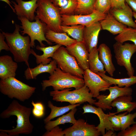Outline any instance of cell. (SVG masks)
Listing matches in <instances>:
<instances>
[{"label": "cell", "mask_w": 136, "mask_h": 136, "mask_svg": "<svg viewBox=\"0 0 136 136\" xmlns=\"http://www.w3.org/2000/svg\"><path fill=\"white\" fill-rule=\"evenodd\" d=\"M107 14L94 10L91 13L86 15H61L62 25H81L88 26L103 19Z\"/></svg>", "instance_id": "11"}, {"label": "cell", "mask_w": 136, "mask_h": 136, "mask_svg": "<svg viewBox=\"0 0 136 136\" xmlns=\"http://www.w3.org/2000/svg\"><path fill=\"white\" fill-rule=\"evenodd\" d=\"M84 85L89 89L93 97L100 95L99 92L104 91L111 85L98 74L91 71L89 69L84 70L83 75Z\"/></svg>", "instance_id": "12"}, {"label": "cell", "mask_w": 136, "mask_h": 136, "mask_svg": "<svg viewBox=\"0 0 136 136\" xmlns=\"http://www.w3.org/2000/svg\"><path fill=\"white\" fill-rule=\"evenodd\" d=\"M77 109L76 108L70 110L67 114L63 115L57 118L55 120L50 121L45 123L44 127L47 131H50L55 127L61 124H64L66 123L74 124L76 121L74 115Z\"/></svg>", "instance_id": "28"}, {"label": "cell", "mask_w": 136, "mask_h": 136, "mask_svg": "<svg viewBox=\"0 0 136 136\" xmlns=\"http://www.w3.org/2000/svg\"><path fill=\"white\" fill-rule=\"evenodd\" d=\"M57 65L56 61L53 59L47 64L41 63L34 68L28 67L24 71L25 78L27 80L36 79L39 75L44 73H48L51 75L57 67Z\"/></svg>", "instance_id": "20"}, {"label": "cell", "mask_w": 136, "mask_h": 136, "mask_svg": "<svg viewBox=\"0 0 136 136\" xmlns=\"http://www.w3.org/2000/svg\"><path fill=\"white\" fill-rule=\"evenodd\" d=\"M82 108L83 110V114L86 113H92L96 114L98 117L99 123L96 126V128L103 136L105 133V130L106 131L111 130L114 131L111 123L109 120V117L111 115H115L116 114V112H109V114H105L101 108L96 107L90 104L84 105L82 107Z\"/></svg>", "instance_id": "14"}, {"label": "cell", "mask_w": 136, "mask_h": 136, "mask_svg": "<svg viewBox=\"0 0 136 136\" xmlns=\"http://www.w3.org/2000/svg\"><path fill=\"white\" fill-rule=\"evenodd\" d=\"M37 4L36 16L49 29L55 32H63L60 28L61 17L58 9L50 0H38Z\"/></svg>", "instance_id": "5"}, {"label": "cell", "mask_w": 136, "mask_h": 136, "mask_svg": "<svg viewBox=\"0 0 136 136\" xmlns=\"http://www.w3.org/2000/svg\"><path fill=\"white\" fill-rule=\"evenodd\" d=\"M31 104L33 107L32 110L33 116L39 118L43 117L44 114L45 109L43 103L41 102L35 103L32 100Z\"/></svg>", "instance_id": "36"}, {"label": "cell", "mask_w": 136, "mask_h": 136, "mask_svg": "<svg viewBox=\"0 0 136 136\" xmlns=\"http://www.w3.org/2000/svg\"></svg>", "instance_id": "47"}, {"label": "cell", "mask_w": 136, "mask_h": 136, "mask_svg": "<svg viewBox=\"0 0 136 136\" xmlns=\"http://www.w3.org/2000/svg\"><path fill=\"white\" fill-rule=\"evenodd\" d=\"M18 18L21 22L20 28L23 30L20 32L22 35L26 34L29 37L31 47L33 48L35 47V41L36 40L39 42L40 46L42 47L46 46L43 43V41H45L49 45H52V43L45 37V33L48 28L46 24L36 16L34 22L31 21L23 17H18Z\"/></svg>", "instance_id": "6"}, {"label": "cell", "mask_w": 136, "mask_h": 136, "mask_svg": "<svg viewBox=\"0 0 136 136\" xmlns=\"http://www.w3.org/2000/svg\"><path fill=\"white\" fill-rule=\"evenodd\" d=\"M48 78V80H43L41 83L43 91L50 86H52L54 90H61L72 88L78 89L84 85L83 78L64 72L58 67Z\"/></svg>", "instance_id": "3"}, {"label": "cell", "mask_w": 136, "mask_h": 136, "mask_svg": "<svg viewBox=\"0 0 136 136\" xmlns=\"http://www.w3.org/2000/svg\"><path fill=\"white\" fill-rule=\"evenodd\" d=\"M17 3L12 1L15 13L18 17H25L31 21L34 19L36 12L38 6V0L24 1L22 0H15Z\"/></svg>", "instance_id": "16"}, {"label": "cell", "mask_w": 136, "mask_h": 136, "mask_svg": "<svg viewBox=\"0 0 136 136\" xmlns=\"http://www.w3.org/2000/svg\"><path fill=\"white\" fill-rule=\"evenodd\" d=\"M15 26L12 33L1 30L2 32L5 36L14 60L17 62H24L29 67L28 60L31 54L30 38L28 35L23 36L20 33V26L19 25L15 24Z\"/></svg>", "instance_id": "2"}, {"label": "cell", "mask_w": 136, "mask_h": 136, "mask_svg": "<svg viewBox=\"0 0 136 136\" xmlns=\"http://www.w3.org/2000/svg\"><path fill=\"white\" fill-rule=\"evenodd\" d=\"M82 103L69 105L64 107H57L53 105L52 102L49 100L48 102V106L51 109L50 114L44 119L45 124L57 117L62 115L72 109L79 106Z\"/></svg>", "instance_id": "29"}, {"label": "cell", "mask_w": 136, "mask_h": 136, "mask_svg": "<svg viewBox=\"0 0 136 136\" xmlns=\"http://www.w3.org/2000/svg\"><path fill=\"white\" fill-rule=\"evenodd\" d=\"M18 68L17 62L14 61L11 56L4 55L0 57V78L4 79L15 77Z\"/></svg>", "instance_id": "19"}, {"label": "cell", "mask_w": 136, "mask_h": 136, "mask_svg": "<svg viewBox=\"0 0 136 136\" xmlns=\"http://www.w3.org/2000/svg\"><path fill=\"white\" fill-rule=\"evenodd\" d=\"M66 48L68 52L75 57L82 69L84 70L89 69V52L84 42L77 41Z\"/></svg>", "instance_id": "15"}, {"label": "cell", "mask_w": 136, "mask_h": 136, "mask_svg": "<svg viewBox=\"0 0 136 136\" xmlns=\"http://www.w3.org/2000/svg\"><path fill=\"white\" fill-rule=\"evenodd\" d=\"M101 29L99 21L85 27L83 32V40L89 52L93 48L97 47L98 37Z\"/></svg>", "instance_id": "17"}, {"label": "cell", "mask_w": 136, "mask_h": 136, "mask_svg": "<svg viewBox=\"0 0 136 136\" xmlns=\"http://www.w3.org/2000/svg\"><path fill=\"white\" fill-rule=\"evenodd\" d=\"M107 90L109 91V94L108 95H99L96 97L98 101L95 102L94 104L105 111L112 109L111 104L115 99L122 96L131 95L133 91L132 89L130 87H122L117 85L113 87L110 86Z\"/></svg>", "instance_id": "10"}, {"label": "cell", "mask_w": 136, "mask_h": 136, "mask_svg": "<svg viewBox=\"0 0 136 136\" xmlns=\"http://www.w3.org/2000/svg\"><path fill=\"white\" fill-rule=\"evenodd\" d=\"M88 63L89 70L95 73L100 72L105 73L104 65L99 59L97 47L92 49L89 52Z\"/></svg>", "instance_id": "27"}, {"label": "cell", "mask_w": 136, "mask_h": 136, "mask_svg": "<svg viewBox=\"0 0 136 136\" xmlns=\"http://www.w3.org/2000/svg\"><path fill=\"white\" fill-rule=\"evenodd\" d=\"M36 88L10 77L0 81V91L3 94L12 99L24 102L29 99L35 92Z\"/></svg>", "instance_id": "4"}, {"label": "cell", "mask_w": 136, "mask_h": 136, "mask_svg": "<svg viewBox=\"0 0 136 136\" xmlns=\"http://www.w3.org/2000/svg\"><path fill=\"white\" fill-rule=\"evenodd\" d=\"M1 132L0 133V136H9L8 133L6 132L0 130Z\"/></svg>", "instance_id": "45"}, {"label": "cell", "mask_w": 136, "mask_h": 136, "mask_svg": "<svg viewBox=\"0 0 136 136\" xmlns=\"http://www.w3.org/2000/svg\"><path fill=\"white\" fill-rule=\"evenodd\" d=\"M99 22L102 29L107 30L113 35L121 33L127 27L117 20L109 12L105 18Z\"/></svg>", "instance_id": "21"}, {"label": "cell", "mask_w": 136, "mask_h": 136, "mask_svg": "<svg viewBox=\"0 0 136 136\" xmlns=\"http://www.w3.org/2000/svg\"><path fill=\"white\" fill-rule=\"evenodd\" d=\"M71 127L64 130V136H99L101 135L96 126L79 119Z\"/></svg>", "instance_id": "13"}, {"label": "cell", "mask_w": 136, "mask_h": 136, "mask_svg": "<svg viewBox=\"0 0 136 136\" xmlns=\"http://www.w3.org/2000/svg\"><path fill=\"white\" fill-rule=\"evenodd\" d=\"M115 57L117 64L125 69L129 77L133 76L134 70L131 62L132 55L136 52V45L116 42L113 45Z\"/></svg>", "instance_id": "9"}, {"label": "cell", "mask_w": 136, "mask_h": 136, "mask_svg": "<svg viewBox=\"0 0 136 136\" xmlns=\"http://www.w3.org/2000/svg\"><path fill=\"white\" fill-rule=\"evenodd\" d=\"M45 36L46 38L51 42L66 47L77 42L76 40L70 38L66 33L55 32L48 27Z\"/></svg>", "instance_id": "25"}, {"label": "cell", "mask_w": 136, "mask_h": 136, "mask_svg": "<svg viewBox=\"0 0 136 136\" xmlns=\"http://www.w3.org/2000/svg\"><path fill=\"white\" fill-rule=\"evenodd\" d=\"M1 1L7 3L10 6L13 12L15 13V12L14 9L11 5V3L9 0H0Z\"/></svg>", "instance_id": "44"}, {"label": "cell", "mask_w": 136, "mask_h": 136, "mask_svg": "<svg viewBox=\"0 0 136 136\" xmlns=\"http://www.w3.org/2000/svg\"><path fill=\"white\" fill-rule=\"evenodd\" d=\"M5 38L2 33L0 32V52L2 50L10 51V48L7 43L5 41Z\"/></svg>", "instance_id": "41"}, {"label": "cell", "mask_w": 136, "mask_h": 136, "mask_svg": "<svg viewBox=\"0 0 136 136\" xmlns=\"http://www.w3.org/2000/svg\"><path fill=\"white\" fill-rule=\"evenodd\" d=\"M98 50L99 58L103 63L106 72L111 77H113L116 69L112 61L110 49L105 44L102 43L99 45Z\"/></svg>", "instance_id": "22"}, {"label": "cell", "mask_w": 136, "mask_h": 136, "mask_svg": "<svg viewBox=\"0 0 136 136\" xmlns=\"http://www.w3.org/2000/svg\"><path fill=\"white\" fill-rule=\"evenodd\" d=\"M111 7L110 0H95L94 4L95 10L107 14L109 12Z\"/></svg>", "instance_id": "35"}, {"label": "cell", "mask_w": 136, "mask_h": 136, "mask_svg": "<svg viewBox=\"0 0 136 136\" xmlns=\"http://www.w3.org/2000/svg\"><path fill=\"white\" fill-rule=\"evenodd\" d=\"M126 111L125 113L119 114L121 125V130H124L130 126V125L136 123L134 119L136 117V112L133 114Z\"/></svg>", "instance_id": "34"}, {"label": "cell", "mask_w": 136, "mask_h": 136, "mask_svg": "<svg viewBox=\"0 0 136 136\" xmlns=\"http://www.w3.org/2000/svg\"><path fill=\"white\" fill-rule=\"evenodd\" d=\"M126 0H110L111 9H116L124 7L126 5Z\"/></svg>", "instance_id": "40"}, {"label": "cell", "mask_w": 136, "mask_h": 136, "mask_svg": "<svg viewBox=\"0 0 136 136\" xmlns=\"http://www.w3.org/2000/svg\"><path fill=\"white\" fill-rule=\"evenodd\" d=\"M69 88L61 90H54L50 92V95L52 99L57 102H67L71 105L88 102L91 105L96 100L93 99V96L89 89L84 85L82 88L71 91Z\"/></svg>", "instance_id": "7"}, {"label": "cell", "mask_w": 136, "mask_h": 136, "mask_svg": "<svg viewBox=\"0 0 136 136\" xmlns=\"http://www.w3.org/2000/svg\"><path fill=\"white\" fill-rule=\"evenodd\" d=\"M31 112V108L20 104L17 100H13L7 108L1 113L0 117L5 119L12 116H15L17 118L16 127L11 129H0V130L7 132L9 136L31 133L34 128L29 120Z\"/></svg>", "instance_id": "1"}, {"label": "cell", "mask_w": 136, "mask_h": 136, "mask_svg": "<svg viewBox=\"0 0 136 136\" xmlns=\"http://www.w3.org/2000/svg\"><path fill=\"white\" fill-rule=\"evenodd\" d=\"M114 132L111 130L107 131L105 133L103 136H117Z\"/></svg>", "instance_id": "43"}, {"label": "cell", "mask_w": 136, "mask_h": 136, "mask_svg": "<svg viewBox=\"0 0 136 136\" xmlns=\"http://www.w3.org/2000/svg\"><path fill=\"white\" fill-rule=\"evenodd\" d=\"M65 133L62 129L57 126L49 131H46L43 136H64Z\"/></svg>", "instance_id": "39"}, {"label": "cell", "mask_w": 136, "mask_h": 136, "mask_svg": "<svg viewBox=\"0 0 136 136\" xmlns=\"http://www.w3.org/2000/svg\"><path fill=\"white\" fill-rule=\"evenodd\" d=\"M133 12L131 8L126 3L124 7L111 9L109 12L121 23L128 27L136 28V23L132 18Z\"/></svg>", "instance_id": "18"}, {"label": "cell", "mask_w": 136, "mask_h": 136, "mask_svg": "<svg viewBox=\"0 0 136 136\" xmlns=\"http://www.w3.org/2000/svg\"><path fill=\"white\" fill-rule=\"evenodd\" d=\"M85 26L81 25H61L60 28L63 32L68 35L77 42H84L83 32Z\"/></svg>", "instance_id": "31"}, {"label": "cell", "mask_w": 136, "mask_h": 136, "mask_svg": "<svg viewBox=\"0 0 136 136\" xmlns=\"http://www.w3.org/2000/svg\"><path fill=\"white\" fill-rule=\"evenodd\" d=\"M114 39L117 42L120 43L130 41L136 45V28L127 27L124 31L116 36Z\"/></svg>", "instance_id": "33"}, {"label": "cell", "mask_w": 136, "mask_h": 136, "mask_svg": "<svg viewBox=\"0 0 136 136\" xmlns=\"http://www.w3.org/2000/svg\"><path fill=\"white\" fill-rule=\"evenodd\" d=\"M61 46L60 45L57 44L53 46L42 47L38 45L36 47V49L37 50L42 51L43 54L41 55L37 54L33 49H31V54L36 58V61L37 64L41 63L44 64H47L52 60L49 58L52 57L55 52Z\"/></svg>", "instance_id": "23"}, {"label": "cell", "mask_w": 136, "mask_h": 136, "mask_svg": "<svg viewBox=\"0 0 136 136\" xmlns=\"http://www.w3.org/2000/svg\"><path fill=\"white\" fill-rule=\"evenodd\" d=\"M78 5L75 15H88L94 10L95 0H77Z\"/></svg>", "instance_id": "32"}, {"label": "cell", "mask_w": 136, "mask_h": 136, "mask_svg": "<svg viewBox=\"0 0 136 136\" xmlns=\"http://www.w3.org/2000/svg\"><path fill=\"white\" fill-rule=\"evenodd\" d=\"M117 136H136V123L125 129L121 130L117 134Z\"/></svg>", "instance_id": "38"}, {"label": "cell", "mask_w": 136, "mask_h": 136, "mask_svg": "<svg viewBox=\"0 0 136 136\" xmlns=\"http://www.w3.org/2000/svg\"><path fill=\"white\" fill-rule=\"evenodd\" d=\"M132 99L131 95L120 96L113 101L111 106L116 108V114L123 111L130 113L136 108V102L131 101Z\"/></svg>", "instance_id": "24"}, {"label": "cell", "mask_w": 136, "mask_h": 136, "mask_svg": "<svg viewBox=\"0 0 136 136\" xmlns=\"http://www.w3.org/2000/svg\"><path fill=\"white\" fill-rule=\"evenodd\" d=\"M52 58L56 61L58 67L63 72L83 78L84 70L66 48L60 47L55 52Z\"/></svg>", "instance_id": "8"}, {"label": "cell", "mask_w": 136, "mask_h": 136, "mask_svg": "<svg viewBox=\"0 0 136 136\" xmlns=\"http://www.w3.org/2000/svg\"><path fill=\"white\" fill-rule=\"evenodd\" d=\"M133 17L135 19L136 21V13L133 11Z\"/></svg>", "instance_id": "46"}, {"label": "cell", "mask_w": 136, "mask_h": 136, "mask_svg": "<svg viewBox=\"0 0 136 136\" xmlns=\"http://www.w3.org/2000/svg\"><path fill=\"white\" fill-rule=\"evenodd\" d=\"M58 9L61 15H75L78 5L77 0H50Z\"/></svg>", "instance_id": "26"}, {"label": "cell", "mask_w": 136, "mask_h": 136, "mask_svg": "<svg viewBox=\"0 0 136 136\" xmlns=\"http://www.w3.org/2000/svg\"><path fill=\"white\" fill-rule=\"evenodd\" d=\"M104 80L112 85H117L119 87H130L136 83V76H133L128 78H115L106 75L105 73L98 72L97 73Z\"/></svg>", "instance_id": "30"}, {"label": "cell", "mask_w": 136, "mask_h": 136, "mask_svg": "<svg viewBox=\"0 0 136 136\" xmlns=\"http://www.w3.org/2000/svg\"><path fill=\"white\" fill-rule=\"evenodd\" d=\"M125 2L133 11L136 13V0H126Z\"/></svg>", "instance_id": "42"}, {"label": "cell", "mask_w": 136, "mask_h": 136, "mask_svg": "<svg viewBox=\"0 0 136 136\" xmlns=\"http://www.w3.org/2000/svg\"><path fill=\"white\" fill-rule=\"evenodd\" d=\"M109 118L114 130L116 131H121V123L119 114L117 115H111L109 117Z\"/></svg>", "instance_id": "37"}]
</instances>
